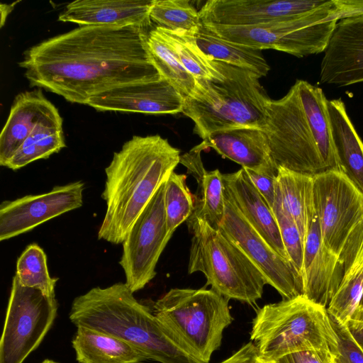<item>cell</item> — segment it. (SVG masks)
I'll use <instances>...</instances> for the list:
<instances>
[{
  "label": "cell",
  "instance_id": "cell-1",
  "mask_svg": "<svg viewBox=\"0 0 363 363\" xmlns=\"http://www.w3.org/2000/svg\"><path fill=\"white\" fill-rule=\"evenodd\" d=\"M138 26H84L48 38L23 54L20 67L30 86L67 101L89 99L125 84L160 78Z\"/></svg>",
  "mask_w": 363,
  "mask_h": 363
},
{
  "label": "cell",
  "instance_id": "cell-2",
  "mask_svg": "<svg viewBox=\"0 0 363 363\" xmlns=\"http://www.w3.org/2000/svg\"><path fill=\"white\" fill-rule=\"evenodd\" d=\"M180 150L159 135H134L106 167V210L98 239L123 243L133 225L175 167Z\"/></svg>",
  "mask_w": 363,
  "mask_h": 363
},
{
  "label": "cell",
  "instance_id": "cell-3",
  "mask_svg": "<svg viewBox=\"0 0 363 363\" xmlns=\"http://www.w3.org/2000/svg\"><path fill=\"white\" fill-rule=\"evenodd\" d=\"M327 101L321 88L301 79L281 99L270 100L261 129L278 167L312 176L339 171Z\"/></svg>",
  "mask_w": 363,
  "mask_h": 363
},
{
  "label": "cell",
  "instance_id": "cell-4",
  "mask_svg": "<svg viewBox=\"0 0 363 363\" xmlns=\"http://www.w3.org/2000/svg\"><path fill=\"white\" fill-rule=\"evenodd\" d=\"M69 318L83 326L119 338L160 363H200L185 353L125 283L92 288L76 297Z\"/></svg>",
  "mask_w": 363,
  "mask_h": 363
},
{
  "label": "cell",
  "instance_id": "cell-5",
  "mask_svg": "<svg viewBox=\"0 0 363 363\" xmlns=\"http://www.w3.org/2000/svg\"><path fill=\"white\" fill-rule=\"evenodd\" d=\"M220 75L196 79L192 97L184 98L182 113L194 123V133L203 140L211 133L238 127L262 128L271 99L256 73L213 60Z\"/></svg>",
  "mask_w": 363,
  "mask_h": 363
},
{
  "label": "cell",
  "instance_id": "cell-6",
  "mask_svg": "<svg viewBox=\"0 0 363 363\" xmlns=\"http://www.w3.org/2000/svg\"><path fill=\"white\" fill-rule=\"evenodd\" d=\"M250 340L259 357L267 361L307 350H327L334 357L337 352L327 308L303 295L259 308L252 320Z\"/></svg>",
  "mask_w": 363,
  "mask_h": 363
},
{
  "label": "cell",
  "instance_id": "cell-7",
  "mask_svg": "<svg viewBox=\"0 0 363 363\" xmlns=\"http://www.w3.org/2000/svg\"><path fill=\"white\" fill-rule=\"evenodd\" d=\"M229 301L212 289L174 288L155 302L152 312L185 353L208 363L233 320Z\"/></svg>",
  "mask_w": 363,
  "mask_h": 363
},
{
  "label": "cell",
  "instance_id": "cell-8",
  "mask_svg": "<svg viewBox=\"0 0 363 363\" xmlns=\"http://www.w3.org/2000/svg\"><path fill=\"white\" fill-rule=\"evenodd\" d=\"M187 225L192 234L189 274L202 272L206 285L228 299L250 305L260 299L267 281L244 252L199 218L191 216Z\"/></svg>",
  "mask_w": 363,
  "mask_h": 363
},
{
  "label": "cell",
  "instance_id": "cell-9",
  "mask_svg": "<svg viewBox=\"0 0 363 363\" xmlns=\"http://www.w3.org/2000/svg\"><path fill=\"white\" fill-rule=\"evenodd\" d=\"M345 14L341 0H329L325 5L294 19L248 26H206L218 37L232 43L303 57L325 51L337 21Z\"/></svg>",
  "mask_w": 363,
  "mask_h": 363
},
{
  "label": "cell",
  "instance_id": "cell-10",
  "mask_svg": "<svg viewBox=\"0 0 363 363\" xmlns=\"http://www.w3.org/2000/svg\"><path fill=\"white\" fill-rule=\"evenodd\" d=\"M57 308L55 296L23 286L14 276L0 341V363H23L52 327Z\"/></svg>",
  "mask_w": 363,
  "mask_h": 363
},
{
  "label": "cell",
  "instance_id": "cell-11",
  "mask_svg": "<svg viewBox=\"0 0 363 363\" xmlns=\"http://www.w3.org/2000/svg\"><path fill=\"white\" fill-rule=\"evenodd\" d=\"M313 206L325 247L339 256L350 233L363 219V194L341 172L313 176Z\"/></svg>",
  "mask_w": 363,
  "mask_h": 363
},
{
  "label": "cell",
  "instance_id": "cell-12",
  "mask_svg": "<svg viewBox=\"0 0 363 363\" xmlns=\"http://www.w3.org/2000/svg\"><path fill=\"white\" fill-rule=\"evenodd\" d=\"M165 182L122 243L119 264L125 273V284L133 293L143 289L155 277L159 258L172 237L167 229L164 207Z\"/></svg>",
  "mask_w": 363,
  "mask_h": 363
},
{
  "label": "cell",
  "instance_id": "cell-13",
  "mask_svg": "<svg viewBox=\"0 0 363 363\" xmlns=\"http://www.w3.org/2000/svg\"><path fill=\"white\" fill-rule=\"evenodd\" d=\"M224 196L225 211L219 228L222 233L244 252L283 299L303 295V279L294 264L278 254Z\"/></svg>",
  "mask_w": 363,
  "mask_h": 363
},
{
  "label": "cell",
  "instance_id": "cell-14",
  "mask_svg": "<svg viewBox=\"0 0 363 363\" xmlns=\"http://www.w3.org/2000/svg\"><path fill=\"white\" fill-rule=\"evenodd\" d=\"M85 184L82 181L56 186L47 193L4 201L0 205V240L32 230L63 213L80 208Z\"/></svg>",
  "mask_w": 363,
  "mask_h": 363
},
{
  "label": "cell",
  "instance_id": "cell-15",
  "mask_svg": "<svg viewBox=\"0 0 363 363\" xmlns=\"http://www.w3.org/2000/svg\"><path fill=\"white\" fill-rule=\"evenodd\" d=\"M325 0H209L199 15L205 26H248L291 20L325 5Z\"/></svg>",
  "mask_w": 363,
  "mask_h": 363
},
{
  "label": "cell",
  "instance_id": "cell-16",
  "mask_svg": "<svg viewBox=\"0 0 363 363\" xmlns=\"http://www.w3.org/2000/svg\"><path fill=\"white\" fill-rule=\"evenodd\" d=\"M320 82L340 86L363 82V13L337 21L321 61Z\"/></svg>",
  "mask_w": 363,
  "mask_h": 363
},
{
  "label": "cell",
  "instance_id": "cell-17",
  "mask_svg": "<svg viewBox=\"0 0 363 363\" xmlns=\"http://www.w3.org/2000/svg\"><path fill=\"white\" fill-rule=\"evenodd\" d=\"M184 97L167 80L132 83L93 96L88 105L99 111H121L145 114L182 113Z\"/></svg>",
  "mask_w": 363,
  "mask_h": 363
},
{
  "label": "cell",
  "instance_id": "cell-18",
  "mask_svg": "<svg viewBox=\"0 0 363 363\" xmlns=\"http://www.w3.org/2000/svg\"><path fill=\"white\" fill-rule=\"evenodd\" d=\"M308 217L302 270L303 296L327 308L340 283V266L338 257L323 243L313 203Z\"/></svg>",
  "mask_w": 363,
  "mask_h": 363
},
{
  "label": "cell",
  "instance_id": "cell-19",
  "mask_svg": "<svg viewBox=\"0 0 363 363\" xmlns=\"http://www.w3.org/2000/svg\"><path fill=\"white\" fill-rule=\"evenodd\" d=\"M203 150L214 149L223 157L242 168L277 177L278 167L270 151L264 132L254 127H238L211 133L199 144Z\"/></svg>",
  "mask_w": 363,
  "mask_h": 363
},
{
  "label": "cell",
  "instance_id": "cell-20",
  "mask_svg": "<svg viewBox=\"0 0 363 363\" xmlns=\"http://www.w3.org/2000/svg\"><path fill=\"white\" fill-rule=\"evenodd\" d=\"M153 0H77L69 3L58 20L84 26H138L149 28Z\"/></svg>",
  "mask_w": 363,
  "mask_h": 363
},
{
  "label": "cell",
  "instance_id": "cell-21",
  "mask_svg": "<svg viewBox=\"0 0 363 363\" xmlns=\"http://www.w3.org/2000/svg\"><path fill=\"white\" fill-rule=\"evenodd\" d=\"M223 179L225 195L260 236L278 254L288 259L274 214L245 170L241 168L233 173L223 174Z\"/></svg>",
  "mask_w": 363,
  "mask_h": 363
},
{
  "label": "cell",
  "instance_id": "cell-22",
  "mask_svg": "<svg viewBox=\"0 0 363 363\" xmlns=\"http://www.w3.org/2000/svg\"><path fill=\"white\" fill-rule=\"evenodd\" d=\"M338 259L341 280L327 311L330 316L346 324L363 295V219L350 233Z\"/></svg>",
  "mask_w": 363,
  "mask_h": 363
},
{
  "label": "cell",
  "instance_id": "cell-23",
  "mask_svg": "<svg viewBox=\"0 0 363 363\" xmlns=\"http://www.w3.org/2000/svg\"><path fill=\"white\" fill-rule=\"evenodd\" d=\"M55 108L40 89L21 92L15 97L0 135L1 166L6 167L38 123Z\"/></svg>",
  "mask_w": 363,
  "mask_h": 363
},
{
  "label": "cell",
  "instance_id": "cell-24",
  "mask_svg": "<svg viewBox=\"0 0 363 363\" xmlns=\"http://www.w3.org/2000/svg\"><path fill=\"white\" fill-rule=\"evenodd\" d=\"M338 169L363 194V142L341 99L327 101Z\"/></svg>",
  "mask_w": 363,
  "mask_h": 363
},
{
  "label": "cell",
  "instance_id": "cell-25",
  "mask_svg": "<svg viewBox=\"0 0 363 363\" xmlns=\"http://www.w3.org/2000/svg\"><path fill=\"white\" fill-rule=\"evenodd\" d=\"M72 340L79 363H141L147 357L128 342L83 326Z\"/></svg>",
  "mask_w": 363,
  "mask_h": 363
},
{
  "label": "cell",
  "instance_id": "cell-26",
  "mask_svg": "<svg viewBox=\"0 0 363 363\" xmlns=\"http://www.w3.org/2000/svg\"><path fill=\"white\" fill-rule=\"evenodd\" d=\"M65 146L62 118L55 108L38 123L6 167L19 169L38 160L48 158Z\"/></svg>",
  "mask_w": 363,
  "mask_h": 363
},
{
  "label": "cell",
  "instance_id": "cell-27",
  "mask_svg": "<svg viewBox=\"0 0 363 363\" xmlns=\"http://www.w3.org/2000/svg\"><path fill=\"white\" fill-rule=\"evenodd\" d=\"M194 36L199 48L211 60L252 71L260 77L270 70L262 50L224 40L202 23Z\"/></svg>",
  "mask_w": 363,
  "mask_h": 363
},
{
  "label": "cell",
  "instance_id": "cell-28",
  "mask_svg": "<svg viewBox=\"0 0 363 363\" xmlns=\"http://www.w3.org/2000/svg\"><path fill=\"white\" fill-rule=\"evenodd\" d=\"M276 180L281 206L294 219L304 242L308 209L313 203V176L279 167Z\"/></svg>",
  "mask_w": 363,
  "mask_h": 363
},
{
  "label": "cell",
  "instance_id": "cell-29",
  "mask_svg": "<svg viewBox=\"0 0 363 363\" xmlns=\"http://www.w3.org/2000/svg\"><path fill=\"white\" fill-rule=\"evenodd\" d=\"M147 48L160 76L184 98L192 97L196 89V79L180 63L155 27L147 33Z\"/></svg>",
  "mask_w": 363,
  "mask_h": 363
},
{
  "label": "cell",
  "instance_id": "cell-30",
  "mask_svg": "<svg viewBox=\"0 0 363 363\" xmlns=\"http://www.w3.org/2000/svg\"><path fill=\"white\" fill-rule=\"evenodd\" d=\"M155 28L180 63L196 79H211L220 75L213 60L197 45L193 33L157 26Z\"/></svg>",
  "mask_w": 363,
  "mask_h": 363
},
{
  "label": "cell",
  "instance_id": "cell-31",
  "mask_svg": "<svg viewBox=\"0 0 363 363\" xmlns=\"http://www.w3.org/2000/svg\"><path fill=\"white\" fill-rule=\"evenodd\" d=\"M195 179L198 184L197 201L191 216L199 218L219 230L225 211L223 174L218 169H205Z\"/></svg>",
  "mask_w": 363,
  "mask_h": 363
},
{
  "label": "cell",
  "instance_id": "cell-32",
  "mask_svg": "<svg viewBox=\"0 0 363 363\" xmlns=\"http://www.w3.org/2000/svg\"><path fill=\"white\" fill-rule=\"evenodd\" d=\"M15 276L23 286L38 289L48 296H55L58 279L50 275L46 254L36 243L28 245L19 256Z\"/></svg>",
  "mask_w": 363,
  "mask_h": 363
},
{
  "label": "cell",
  "instance_id": "cell-33",
  "mask_svg": "<svg viewBox=\"0 0 363 363\" xmlns=\"http://www.w3.org/2000/svg\"><path fill=\"white\" fill-rule=\"evenodd\" d=\"M150 18L157 26L193 34L201 24L199 11L188 0H153Z\"/></svg>",
  "mask_w": 363,
  "mask_h": 363
},
{
  "label": "cell",
  "instance_id": "cell-34",
  "mask_svg": "<svg viewBox=\"0 0 363 363\" xmlns=\"http://www.w3.org/2000/svg\"><path fill=\"white\" fill-rule=\"evenodd\" d=\"M186 175L172 172L165 182L164 207L169 234L192 216L195 203L186 183Z\"/></svg>",
  "mask_w": 363,
  "mask_h": 363
},
{
  "label": "cell",
  "instance_id": "cell-35",
  "mask_svg": "<svg viewBox=\"0 0 363 363\" xmlns=\"http://www.w3.org/2000/svg\"><path fill=\"white\" fill-rule=\"evenodd\" d=\"M272 211L279 226L288 259L302 277L304 242L294 219L283 208L277 190L276 201Z\"/></svg>",
  "mask_w": 363,
  "mask_h": 363
},
{
  "label": "cell",
  "instance_id": "cell-36",
  "mask_svg": "<svg viewBox=\"0 0 363 363\" xmlns=\"http://www.w3.org/2000/svg\"><path fill=\"white\" fill-rule=\"evenodd\" d=\"M330 316L337 336V352L334 363H363V349L354 339L346 324Z\"/></svg>",
  "mask_w": 363,
  "mask_h": 363
},
{
  "label": "cell",
  "instance_id": "cell-37",
  "mask_svg": "<svg viewBox=\"0 0 363 363\" xmlns=\"http://www.w3.org/2000/svg\"><path fill=\"white\" fill-rule=\"evenodd\" d=\"M243 169L254 186L273 210L276 201V177L259 174L250 169Z\"/></svg>",
  "mask_w": 363,
  "mask_h": 363
},
{
  "label": "cell",
  "instance_id": "cell-38",
  "mask_svg": "<svg viewBox=\"0 0 363 363\" xmlns=\"http://www.w3.org/2000/svg\"><path fill=\"white\" fill-rule=\"evenodd\" d=\"M333 354L327 350H307L286 354L274 363H333Z\"/></svg>",
  "mask_w": 363,
  "mask_h": 363
},
{
  "label": "cell",
  "instance_id": "cell-39",
  "mask_svg": "<svg viewBox=\"0 0 363 363\" xmlns=\"http://www.w3.org/2000/svg\"><path fill=\"white\" fill-rule=\"evenodd\" d=\"M259 356L255 345L250 341L231 356L219 363H252Z\"/></svg>",
  "mask_w": 363,
  "mask_h": 363
},
{
  "label": "cell",
  "instance_id": "cell-40",
  "mask_svg": "<svg viewBox=\"0 0 363 363\" xmlns=\"http://www.w3.org/2000/svg\"><path fill=\"white\" fill-rule=\"evenodd\" d=\"M346 325L354 339L363 349V320L350 319Z\"/></svg>",
  "mask_w": 363,
  "mask_h": 363
},
{
  "label": "cell",
  "instance_id": "cell-41",
  "mask_svg": "<svg viewBox=\"0 0 363 363\" xmlns=\"http://www.w3.org/2000/svg\"><path fill=\"white\" fill-rule=\"evenodd\" d=\"M351 319L355 320H363V295Z\"/></svg>",
  "mask_w": 363,
  "mask_h": 363
},
{
  "label": "cell",
  "instance_id": "cell-42",
  "mask_svg": "<svg viewBox=\"0 0 363 363\" xmlns=\"http://www.w3.org/2000/svg\"><path fill=\"white\" fill-rule=\"evenodd\" d=\"M354 4L357 10L363 13V0H354Z\"/></svg>",
  "mask_w": 363,
  "mask_h": 363
},
{
  "label": "cell",
  "instance_id": "cell-43",
  "mask_svg": "<svg viewBox=\"0 0 363 363\" xmlns=\"http://www.w3.org/2000/svg\"><path fill=\"white\" fill-rule=\"evenodd\" d=\"M252 363H274L273 361H267L260 358L259 356L255 359Z\"/></svg>",
  "mask_w": 363,
  "mask_h": 363
},
{
  "label": "cell",
  "instance_id": "cell-44",
  "mask_svg": "<svg viewBox=\"0 0 363 363\" xmlns=\"http://www.w3.org/2000/svg\"><path fill=\"white\" fill-rule=\"evenodd\" d=\"M41 363H59V362H55V361L52 360V359H45Z\"/></svg>",
  "mask_w": 363,
  "mask_h": 363
},
{
  "label": "cell",
  "instance_id": "cell-45",
  "mask_svg": "<svg viewBox=\"0 0 363 363\" xmlns=\"http://www.w3.org/2000/svg\"><path fill=\"white\" fill-rule=\"evenodd\" d=\"M333 363H334V361H333Z\"/></svg>",
  "mask_w": 363,
  "mask_h": 363
},
{
  "label": "cell",
  "instance_id": "cell-46",
  "mask_svg": "<svg viewBox=\"0 0 363 363\" xmlns=\"http://www.w3.org/2000/svg\"></svg>",
  "mask_w": 363,
  "mask_h": 363
}]
</instances>
